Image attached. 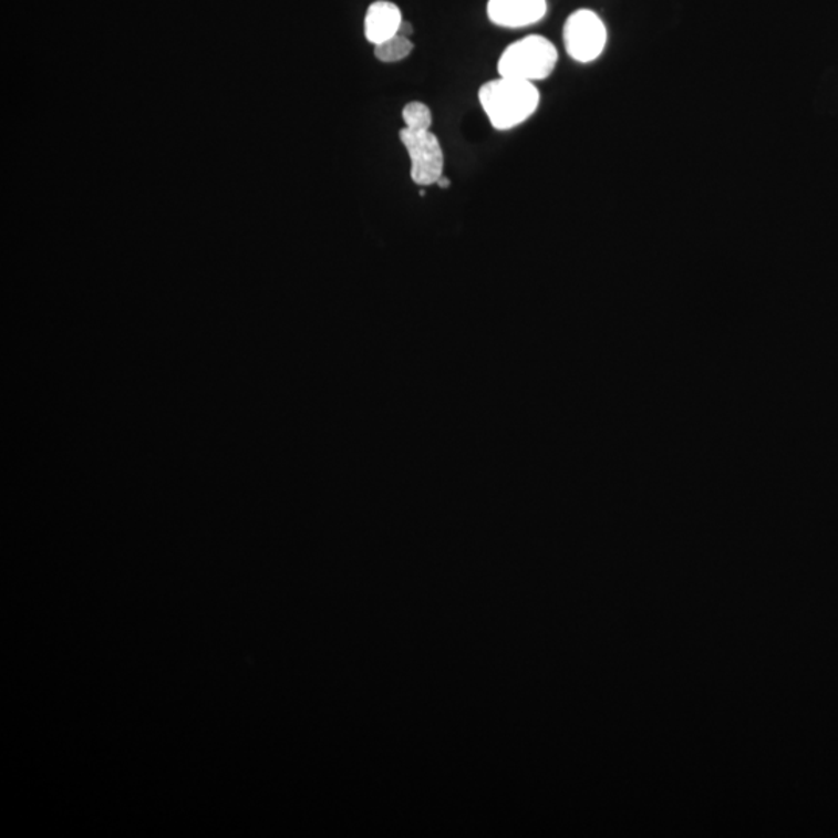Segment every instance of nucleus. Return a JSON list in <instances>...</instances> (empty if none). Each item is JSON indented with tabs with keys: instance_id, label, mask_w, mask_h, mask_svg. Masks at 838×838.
<instances>
[{
	"instance_id": "6e6552de",
	"label": "nucleus",
	"mask_w": 838,
	"mask_h": 838,
	"mask_svg": "<svg viewBox=\"0 0 838 838\" xmlns=\"http://www.w3.org/2000/svg\"><path fill=\"white\" fill-rule=\"evenodd\" d=\"M403 120L405 130L415 131V133H421V131H431L432 123H434V118H432V111L428 110V106H426V104L420 102L405 104L403 110Z\"/></svg>"
},
{
	"instance_id": "1a4fd4ad",
	"label": "nucleus",
	"mask_w": 838,
	"mask_h": 838,
	"mask_svg": "<svg viewBox=\"0 0 838 838\" xmlns=\"http://www.w3.org/2000/svg\"><path fill=\"white\" fill-rule=\"evenodd\" d=\"M397 34H401V37L411 38L413 34V25L408 21L401 22L400 25V32Z\"/></svg>"
},
{
	"instance_id": "423d86ee",
	"label": "nucleus",
	"mask_w": 838,
	"mask_h": 838,
	"mask_svg": "<svg viewBox=\"0 0 838 838\" xmlns=\"http://www.w3.org/2000/svg\"><path fill=\"white\" fill-rule=\"evenodd\" d=\"M403 21V13L397 9L396 3L389 2V0H376L369 7L365 14L364 32L366 41L377 45L396 37Z\"/></svg>"
},
{
	"instance_id": "f257e3e1",
	"label": "nucleus",
	"mask_w": 838,
	"mask_h": 838,
	"mask_svg": "<svg viewBox=\"0 0 838 838\" xmlns=\"http://www.w3.org/2000/svg\"><path fill=\"white\" fill-rule=\"evenodd\" d=\"M478 100L490 125L497 131H509L532 117L538 111L540 94L535 83L498 76L483 84Z\"/></svg>"
},
{
	"instance_id": "39448f33",
	"label": "nucleus",
	"mask_w": 838,
	"mask_h": 838,
	"mask_svg": "<svg viewBox=\"0 0 838 838\" xmlns=\"http://www.w3.org/2000/svg\"><path fill=\"white\" fill-rule=\"evenodd\" d=\"M547 0H489V21L501 29H524L546 18Z\"/></svg>"
},
{
	"instance_id": "9d476101",
	"label": "nucleus",
	"mask_w": 838,
	"mask_h": 838,
	"mask_svg": "<svg viewBox=\"0 0 838 838\" xmlns=\"http://www.w3.org/2000/svg\"><path fill=\"white\" fill-rule=\"evenodd\" d=\"M435 185H438V187L443 188V190H447V188L451 187V179L449 177L443 175L442 177H439L438 183H436Z\"/></svg>"
},
{
	"instance_id": "0eeeda50",
	"label": "nucleus",
	"mask_w": 838,
	"mask_h": 838,
	"mask_svg": "<svg viewBox=\"0 0 838 838\" xmlns=\"http://www.w3.org/2000/svg\"><path fill=\"white\" fill-rule=\"evenodd\" d=\"M413 52V42L411 38L396 37L374 45V56L377 61L385 64L400 63Z\"/></svg>"
},
{
	"instance_id": "f03ea898",
	"label": "nucleus",
	"mask_w": 838,
	"mask_h": 838,
	"mask_svg": "<svg viewBox=\"0 0 838 838\" xmlns=\"http://www.w3.org/2000/svg\"><path fill=\"white\" fill-rule=\"evenodd\" d=\"M558 50L554 42L540 34H530L513 42L498 58V76L504 79L528 81L547 80L558 64Z\"/></svg>"
},
{
	"instance_id": "20e7f679",
	"label": "nucleus",
	"mask_w": 838,
	"mask_h": 838,
	"mask_svg": "<svg viewBox=\"0 0 838 838\" xmlns=\"http://www.w3.org/2000/svg\"><path fill=\"white\" fill-rule=\"evenodd\" d=\"M400 141L411 156V177L421 187L438 183L443 176L444 154L442 143L431 131H400Z\"/></svg>"
},
{
	"instance_id": "7ed1b4c3",
	"label": "nucleus",
	"mask_w": 838,
	"mask_h": 838,
	"mask_svg": "<svg viewBox=\"0 0 838 838\" xmlns=\"http://www.w3.org/2000/svg\"><path fill=\"white\" fill-rule=\"evenodd\" d=\"M608 44V29L592 10L571 13L563 25V45L571 60L589 64L598 60Z\"/></svg>"
}]
</instances>
